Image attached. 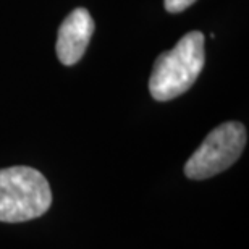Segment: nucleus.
I'll return each mask as SVG.
<instances>
[{
    "label": "nucleus",
    "instance_id": "20e7f679",
    "mask_svg": "<svg viewBox=\"0 0 249 249\" xmlns=\"http://www.w3.org/2000/svg\"><path fill=\"white\" fill-rule=\"evenodd\" d=\"M94 33V19L86 8H74L58 28L57 57L63 65L71 67L81 60Z\"/></svg>",
    "mask_w": 249,
    "mask_h": 249
},
{
    "label": "nucleus",
    "instance_id": "7ed1b4c3",
    "mask_svg": "<svg viewBox=\"0 0 249 249\" xmlns=\"http://www.w3.org/2000/svg\"><path fill=\"white\" fill-rule=\"evenodd\" d=\"M248 133L240 122L218 124L207 134L185 163V175L191 180H207L230 168L245 151Z\"/></svg>",
    "mask_w": 249,
    "mask_h": 249
},
{
    "label": "nucleus",
    "instance_id": "39448f33",
    "mask_svg": "<svg viewBox=\"0 0 249 249\" xmlns=\"http://www.w3.org/2000/svg\"><path fill=\"white\" fill-rule=\"evenodd\" d=\"M194 2L196 0H163V7L168 13H181Z\"/></svg>",
    "mask_w": 249,
    "mask_h": 249
},
{
    "label": "nucleus",
    "instance_id": "f03ea898",
    "mask_svg": "<svg viewBox=\"0 0 249 249\" xmlns=\"http://www.w3.org/2000/svg\"><path fill=\"white\" fill-rule=\"evenodd\" d=\"M52 204L46 177L31 167L0 170V222L19 223L44 215Z\"/></svg>",
    "mask_w": 249,
    "mask_h": 249
},
{
    "label": "nucleus",
    "instance_id": "f257e3e1",
    "mask_svg": "<svg viewBox=\"0 0 249 249\" xmlns=\"http://www.w3.org/2000/svg\"><path fill=\"white\" fill-rule=\"evenodd\" d=\"M206 63L204 34L191 31L185 34L172 51L157 57L149 78V92L159 102L172 101L196 83Z\"/></svg>",
    "mask_w": 249,
    "mask_h": 249
}]
</instances>
